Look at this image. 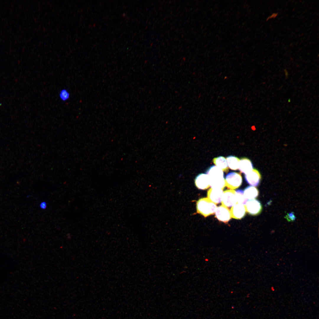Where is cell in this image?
Masks as SVG:
<instances>
[{
	"instance_id": "1",
	"label": "cell",
	"mask_w": 319,
	"mask_h": 319,
	"mask_svg": "<svg viewBox=\"0 0 319 319\" xmlns=\"http://www.w3.org/2000/svg\"><path fill=\"white\" fill-rule=\"evenodd\" d=\"M209 185L212 188L223 190L225 186L223 171L216 166L210 167L206 171Z\"/></svg>"
},
{
	"instance_id": "14",
	"label": "cell",
	"mask_w": 319,
	"mask_h": 319,
	"mask_svg": "<svg viewBox=\"0 0 319 319\" xmlns=\"http://www.w3.org/2000/svg\"><path fill=\"white\" fill-rule=\"evenodd\" d=\"M228 166L229 168L233 170H237L238 169L240 160L234 156H231L226 158Z\"/></svg>"
},
{
	"instance_id": "10",
	"label": "cell",
	"mask_w": 319,
	"mask_h": 319,
	"mask_svg": "<svg viewBox=\"0 0 319 319\" xmlns=\"http://www.w3.org/2000/svg\"><path fill=\"white\" fill-rule=\"evenodd\" d=\"M246 211L245 206L239 204H236L231 209L230 213L231 217L235 219H240L245 216Z\"/></svg>"
},
{
	"instance_id": "18",
	"label": "cell",
	"mask_w": 319,
	"mask_h": 319,
	"mask_svg": "<svg viewBox=\"0 0 319 319\" xmlns=\"http://www.w3.org/2000/svg\"><path fill=\"white\" fill-rule=\"evenodd\" d=\"M278 14L277 13H273L271 15L269 16L267 19V21L268 20V19H271L272 18H275L277 16Z\"/></svg>"
},
{
	"instance_id": "6",
	"label": "cell",
	"mask_w": 319,
	"mask_h": 319,
	"mask_svg": "<svg viewBox=\"0 0 319 319\" xmlns=\"http://www.w3.org/2000/svg\"><path fill=\"white\" fill-rule=\"evenodd\" d=\"M215 213L217 219L224 222H228L231 218L229 209L222 205L217 207Z\"/></svg>"
},
{
	"instance_id": "17",
	"label": "cell",
	"mask_w": 319,
	"mask_h": 319,
	"mask_svg": "<svg viewBox=\"0 0 319 319\" xmlns=\"http://www.w3.org/2000/svg\"><path fill=\"white\" fill-rule=\"evenodd\" d=\"M40 208L43 209H45L47 207V204L45 201L42 202L40 203Z\"/></svg>"
},
{
	"instance_id": "13",
	"label": "cell",
	"mask_w": 319,
	"mask_h": 319,
	"mask_svg": "<svg viewBox=\"0 0 319 319\" xmlns=\"http://www.w3.org/2000/svg\"><path fill=\"white\" fill-rule=\"evenodd\" d=\"M244 194L248 200L254 199L258 195L259 191L257 188L253 186H248L243 191Z\"/></svg>"
},
{
	"instance_id": "3",
	"label": "cell",
	"mask_w": 319,
	"mask_h": 319,
	"mask_svg": "<svg viewBox=\"0 0 319 319\" xmlns=\"http://www.w3.org/2000/svg\"><path fill=\"white\" fill-rule=\"evenodd\" d=\"M225 180V186L232 190L239 187L242 182L240 173L236 172H231L228 174Z\"/></svg>"
},
{
	"instance_id": "2",
	"label": "cell",
	"mask_w": 319,
	"mask_h": 319,
	"mask_svg": "<svg viewBox=\"0 0 319 319\" xmlns=\"http://www.w3.org/2000/svg\"><path fill=\"white\" fill-rule=\"evenodd\" d=\"M217 208L215 204L207 198H201L196 202L197 212L205 217L213 214Z\"/></svg>"
},
{
	"instance_id": "16",
	"label": "cell",
	"mask_w": 319,
	"mask_h": 319,
	"mask_svg": "<svg viewBox=\"0 0 319 319\" xmlns=\"http://www.w3.org/2000/svg\"><path fill=\"white\" fill-rule=\"evenodd\" d=\"M70 94L66 89H63L61 90L59 93V97L63 101H65L68 99L69 97Z\"/></svg>"
},
{
	"instance_id": "12",
	"label": "cell",
	"mask_w": 319,
	"mask_h": 319,
	"mask_svg": "<svg viewBox=\"0 0 319 319\" xmlns=\"http://www.w3.org/2000/svg\"><path fill=\"white\" fill-rule=\"evenodd\" d=\"M213 162L217 167L222 171L227 173L228 172V167L225 158L223 156H219L214 158Z\"/></svg>"
},
{
	"instance_id": "15",
	"label": "cell",
	"mask_w": 319,
	"mask_h": 319,
	"mask_svg": "<svg viewBox=\"0 0 319 319\" xmlns=\"http://www.w3.org/2000/svg\"><path fill=\"white\" fill-rule=\"evenodd\" d=\"M235 194L237 201L238 204L245 205L248 200L245 197L243 191L242 190H237L235 191Z\"/></svg>"
},
{
	"instance_id": "4",
	"label": "cell",
	"mask_w": 319,
	"mask_h": 319,
	"mask_svg": "<svg viewBox=\"0 0 319 319\" xmlns=\"http://www.w3.org/2000/svg\"><path fill=\"white\" fill-rule=\"evenodd\" d=\"M246 211L250 214L256 215L259 214L262 210L260 202L256 199L248 200L245 206Z\"/></svg>"
},
{
	"instance_id": "7",
	"label": "cell",
	"mask_w": 319,
	"mask_h": 319,
	"mask_svg": "<svg viewBox=\"0 0 319 319\" xmlns=\"http://www.w3.org/2000/svg\"><path fill=\"white\" fill-rule=\"evenodd\" d=\"M245 177L248 183L255 187L257 186L259 184L261 178L259 172L255 169H253L250 172L245 174Z\"/></svg>"
},
{
	"instance_id": "11",
	"label": "cell",
	"mask_w": 319,
	"mask_h": 319,
	"mask_svg": "<svg viewBox=\"0 0 319 319\" xmlns=\"http://www.w3.org/2000/svg\"><path fill=\"white\" fill-rule=\"evenodd\" d=\"M238 168L241 172L246 174L253 170V165L250 160L244 158L240 160Z\"/></svg>"
},
{
	"instance_id": "8",
	"label": "cell",
	"mask_w": 319,
	"mask_h": 319,
	"mask_svg": "<svg viewBox=\"0 0 319 319\" xmlns=\"http://www.w3.org/2000/svg\"><path fill=\"white\" fill-rule=\"evenodd\" d=\"M223 194V190L211 188L207 192L208 198L215 204L220 203L222 200Z\"/></svg>"
},
{
	"instance_id": "9",
	"label": "cell",
	"mask_w": 319,
	"mask_h": 319,
	"mask_svg": "<svg viewBox=\"0 0 319 319\" xmlns=\"http://www.w3.org/2000/svg\"><path fill=\"white\" fill-rule=\"evenodd\" d=\"M195 183L196 187L200 190L206 189L210 186L209 178L207 174H199L195 178Z\"/></svg>"
},
{
	"instance_id": "5",
	"label": "cell",
	"mask_w": 319,
	"mask_h": 319,
	"mask_svg": "<svg viewBox=\"0 0 319 319\" xmlns=\"http://www.w3.org/2000/svg\"><path fill=\"white\" fill-rule=\"evenodd\" d=\"M235 193V191L232 190H227L223 192L222 200V205L229 207L236 204L237 201Z\"/></svg>"
}]
</instances>
